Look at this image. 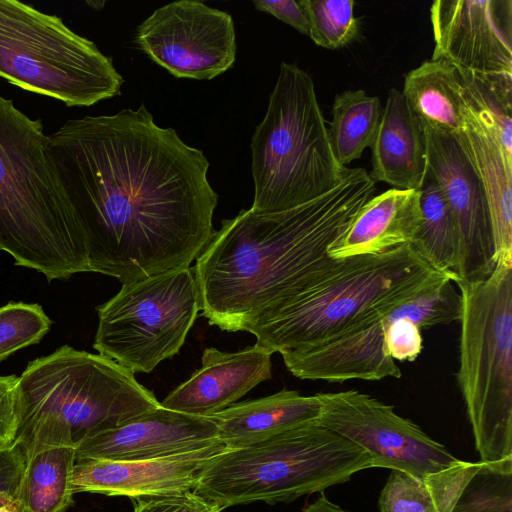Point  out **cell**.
Masks as SVG:
<instances>
[{
	"instance_id": "1",
	"label": "cell",
	"mask_w": 512,
	"mask_h": 512,
	"mask_svg": "<svg viewBox=\"0 0 512 512\" xmlns=\"http://www.w3.org/2000/svg\"><path fill=\"white\" fill-rule=\"evenodd\" d=\"M47 154L84 233L89 272L122 285L189 267L215 232L204 152L144 104L66 121Z\"/></svg>"
},
{
	"instance_id": "2",
	"label": "cell",
	"mask_w": 512,
	"mask_h": 512,
	"mask_svg": "<svg viewBox=\"0 0 512 512\" xmlns=\"http://www.w3.org/2000/svg\"><path fill=\"white\" fill-rule=\"evenodd\" d=\"M375 190L365 169L347 168L335 188L305 204L224 219L193 270L203 316L222 330L246 331L320 284L342 262L328 249Z\"/></svg>"
},
{
	"instance_id": "3",
	"label": "cell",
	"mask_w": 512,
	"mask_h": 512,
	"mask_svg": "<svg viewBox=\"0 0 512 512\" xmlns=\"http://www.w3.org/2000/svg\"><path fill=\"white\" fill-rule=\"evenodd\" d=\"M47 135L0 95V251L48 282L89 272L84 233L47 154Z\"/></svg>"
},
{
	"instance_id": "4",
	"label": "cell",
	"mask_w": 512,
	"mask_h": 512,
	"mask_svg": "<svg viewBox=\"0 0 512 512\" xmlns=\"http://www.w3.org/2000/svg\"><path fill=\"white\" fill-rule=\"evenodd\" d=\"M158 406L131 371L100 354L63 345L30 361L19 376L16 439L26 453L76 447Z\"/></svg>"
},
{
	"instance_id": "5",
	"label": "cell",
	"mask_w": 512,
	"mask_h": 512,
	"mask_svg": "<svg viewBox=\"0 0 512 512\" xmlns=\"http://www.w3.org/2000/svg\"><path fill=\"white\" fill-rule=\"evenodd\" d=\"M446 280L452 279L411 244L345 258L320 284L261 317L246 332L272 353L295 350L388 312Z\"/></svg>"
},
{
	"instance_id": "6",
	"label": "cell",
	"mask_w": 512,
	"mask_h": 512,
	"mask_svg": "<svg viewBox=\"0 0 512 512\" xmlns=\"http://www.w3.org/2000/svg\"><path fill=\"white\" fill-rule=\"evenodd\" d=\"M373 467L370 455L311 422L260 442L226 449L203 469L194 492L211 505L290 503Z\"/></svg>"
},
{
	"instance_id": "7",
	"label": "cell",
	"mask_w": 512,
	"mask_h": 512,
	"mask_svg": "<svg viewBox=\"0 0 512 512\" xmlns=\"http://www.w3.org/2000/svg\"><path fill=\"white\" fill-rule=\"evenodd\" d=\"M251 210L295 208L335 188L347 167L336 160L310 74L281 62L263 120L251 138Z\"/></svg>"
},
{
	"instance_id": "8",
	"label": "cell",
	"mask_w": 512,
	"mask_h": 512,
	"mask_svg": "<svg viewBox=\"0 0 512 512\" xmlns=\"http://www.w3.org/2000/svg\"><path fill=\"white\" fill-rule=\"evenodd\" d=\"M462 300L457 383L482 462L512 456V265L454 282Z\"/></svg>"
},
{
	"instance_id": "9",
	"label": "cell",
	"mask_w": 512,
	"mask_h": 512,
	"mask_svg": "<svg viewBox=\"0 0 512 512\" xmlns=\"http://www.w3.org/2000/svg\"><path fill=\"white\" fill-rule=\"evenodd\" d=\"M0 77L68 107L119 96L124 82L94 42L16 0H0Z\"/></svg>"
},
{
	"instance_id": "10",
	"label": "cell",
	"mask_w": 512,
	"mask_h": 512,
	"mask_svg": "<svg viewBox=\"0 0 512 512\" xmlns=\"http://www.w3.org/2000/svg\"><path fill=\"white\" fill-rule=\"evenodd\" d=\"M199 310L190 267L123 284L97 307L93 347L132 373H150L179 353Z\"/></svg>"
},
{
	"instance_id": "11",
	"label": "cell",
	"mask_w": 512,
	"mask_h": 512,
	"mask_svg": "<svg viewBox=\"0 0 512 512\" xmlns=\"http://www.w3.org/2000/svg\"><path fill=\"white\" fill-rule=\"evenodd\" d=\"M317 423L367 452L373 467L400 470L420 479L460 460L393 406L358 390L321 392Z\"/></svg>"
},
{
	"instance_id": "12",
	"label": "cell",
	"mask_w": 512,
	"mask_h": 512,
	"mask_svg": "<svg viewBox=\"0 0 512 512\" xmlns=\"http://www.w3.org/2000/svg\"><path fill=\"white\" fill-rule=\"evenodd\" d=\"M135 43L177 78L210 80L229 70L237 52L232 16L201 1L156 9L136 29Z\"/></svg>"
},
{
	"instance_id": "13",
	"label": "cell",
	"mask_w": 512,
	"mask_h": 512,
	"mask_svg": "<svg viewBox=\"0 0 512 512\" xmlns=\"http://www.w3.org/2000/svg\"><path fill=\"white\" fill-rule=\"evenodd\" d=\"M427 165L456 221L460 240L457 281L487 278L495 247L485 191L459 134L421 124Z\"/></svg>"
},
{
	"instance_id": "14",
	"label": "cell",
	"mask_w": 512,
	"mask_h": 512,
	"mask_svg": "<svg viewBox=\"0 0 512 512\" xmlns=\"http://www.w3.org/2000/svg\"><path fill=\"white\" fill-rule=\"evenodd\" d=\"M430 21L432 59L487 81L512 79L511 0H437Z\"/></svg>"
},
{
	"instance_id": "15",
	"label": "cell",
	"mask_w": 512,
	"mask_h": 512,
	"mask_svg": "<svg viewBox=\"0 0 512 512\" xmlns=\"http://www.w3.org/2000/svg\"><path fill=\"white\" fill-rule=\"evenodd\" d=\"M221 443L211 418L173 411L160 404L117 428L85 438L75 447V453L76 461L144 460Z\"/></svg>"
},
{
	"instance_id": "16",
	"label": "cell",
	"mask_w": 512,
	"mask_h": 512,
	"mask_svg": "<svg viewBox=\"0 0 512 512\" xmlns=\"http://www.w3.org/2000/svg\"><path fill=\"white\" fill-rule=\"evenodd\" d=\"M226 449L221 443L153 459H82L75 461L70 488L74 494L90 492L130 499L194 491L209 461Z\"/></svg>"
},
{
	"instance_id": "17",
	"label": "cell",
	"mask_w": 512,
	"mask_h": 512,
	"mask_svg": "<svg viewBox=\"0 0 512 512\" xmlns=\"http://www.w3.org/2000/svg\"><path fill=\"white\" fill-rule=\"evenodd\" d=\"M272 354L256 343L237 352L206 348L202 366L160 404L202 417L222 411L259 383L271 379Z\"/></svg>"
},
{
	"instance_id": "18",
	"label": "cell",
	"mask_w": 512,
	"mask_h": 512,
	"mask_svg": "<svg viewBox=\"0 0 512 512\" xmlns=\"http://www.w3.org/2000/svg\"><path fill=\"white\" fill-rule=\"evenodd\" d=\"M464 100L459 136L485 191L495 261L512 265V154L506 152L483 116Z\"/></svg>"
},
{
	"instance_id": "19",
	"label": "cell",
	"mask_w": 512,
	"mask_h": 512,
	"mask_svg": "<svg viewBox=\"0 0 512 512\" xmlns=\"http://www.w3.org/2000/svg\"><path fill=\"white\" fill-rule=\"evenodd\" d=\"M421 221L418 190L388 189L363 205L346 232L330 246L328 255L345 259L411 244Z\"/></svg>"
},
{
	"instance_id": "20",
	"label": "cell",
	"mask_w": 512,
	"mask_h": 512,
	"mask_svg": "<svg viewBox=\"0 0 512 512\" xmlns=\"http://www.w3.org/2000/svg\"><path fill=\"white\" fill-rule=\"evenodd\" d=\"M371 150L369 175L374 182L402 190L420 188L427 167L423 131L396 88L388 93Z\"/></svg>"
},
{
	"instance_id": "21",
	"label": "cell",
	"mask_w": 512,
	"mask_h": 512,
	"mask_svg": "<svg viewBox=\"0 0 512 512\" xmlns=\"http://www.w3.org/2000/svg\"><path fill=\"white\" fill-rule=\"evenodd\" d=\"M321 414L318 396L283 389L273 395L233 404L208 416L228 449L245 447L301 425Z\"/></svg>"
},
{
	"instance_id": "22",
	"label": "cell",
	"mask_w": 512,
	"mask_h": 512,
	"mask_svg": "<svg viewBox=\"0 0 512 512\" xmlns=\"http://www.w3.org/2000/svg\"><path fill=\"white\" fill-rule=\"evenodd\" d=\"M437 512H512V456L465 462L423 479Z\"/></svg>"
},
{
	"instance_id": "23",
	"label": "cell",
	"mask_w": 512,
	"mask_h": 512,
	"mask_svg": "<svg viewBox=\"0 0 512 512\" xmlns=\"http://www.w3.org/2000/svg\"><path fill=\"white\" fill-rule=\"evenodd\" d=\"M462 89L455 66L431 58L407 73L401 93L420 124L459 134L465 107Z\"/></svg>"
},
{
	"instance_id": "24",
	"label": "cell",
	"mask_w": 512,
	"mask_h": 512,
	"mask_svg": "<svg viewBox=\"0 0 512 512\" xmlns=\"http://www.w3.org/2000/svg\"><path fill=\"white\" fill-rule=\"evenodd\" d=\"M75 461L71 446L40 447L26 453L18 512H65L73 505L70 478Z\"/></svg>"
},
{
	"instance_id": "25",
	"label": "cell",
	"mask_w": 512,
	"mask_h": 512,
	"mask_svg": "<svg viewBox=\"0 0 512 512\" xmlns=\"http://www.w3.org/2000/svg\"><path fill=\"white\" fill-rule=\"evenodd\" d=\"M418 191L422 221L411 245L428 263L455 282L460 263L458 228L428 165Z\"/></svg>"
},
{
	"instance_id": "26",
	"label": "cell",
	"mask_w": 512,
	"mask_h": 512,
	"mask_svg": "<svg viewBox=\"0 0 512 512\" xmlns=\"http://www.w3.org/2000/svg\"><path fill=\"white\" fill-rule=\"evenodd\" d=\"M382 110L380 99L362 89L346 90L335 96L327 132L333 154L341 166L346 167L371 147Z\"/></svg>"
},
{
	"instance_id": "27",
	"label": "cell",
	"mask_w": 512,
	"mask_h": 512,
	"mask_svg": "<svg viewBox=\"0 0 512 512\" xmlns=\"http://www.w3.org/2000/svg\"><path fill=\"white\" fill-rule=\"evenodd\" d=\"M308 23V36L326 49H339L358 35L353 0H300Z\"/></svg>"
},
{
	"instance_id": "28",
	"label": "cell",
	"mask_w": 512,
	"mask_h": 512,
	"mask_svg": "<svg viewBox=\"0 0 512 512\" xmlns=\"http://www.w3.org/2000/svg\"><path fill=\"white\" fill-rule=\"evenodd\" d=\"M52 320L37 303L10 301L0 306V363L15 352L40 343Z\"/></svg>"
},
{
	"instance_id": "29",
	"label": "cell",
	"mask_w": 512,
	"mask_h": 512,
	"mask_svg": "<svg viewBox=\"0 0 512 512\" xmlns=\"http://www.w3.org/2000/svg\"><path fill=\"white\" fill-rule=\"evenodd\" d=\"M381 512H437L423 479L392 470L379 496Z\"/></svg>"
},
{
	"instance_id": "30",
	"label": "cell",
	"mask_w": 512,
	"mask_h": 512,
	"mask_svg": "<svg viewBox=\"0 0 512 512\" xmlns=\"http://www.w3.org/2000/svg\"><path fill=\"white\" fill-rule=\"evenodd\" d=\"M133 512H221L194 491L131 499Z\"/></svg>"
},
{
	"instance_id": "31",
	"label": "cell",
	"mask_w": 512,
	"mask_h": 512,
	"mask_svg": "<svg viewBox=\"0 0 512 512\" xmlns=\"http://www.w3.org/2000/svg\"><path fill=\"white\" fill-rule=\"evenodd\" d=\"M19 377L0 376V446L15 442L19 427Z\"/></svg>"
},
{
	"instance_id": "32",
	"label": "cell",
	"mask_w": 512,
	"mask_h": 512,
	"mask_svg": "<svg viewBox=\"0 0 512 512\" xmlns=\"http://www.w3.org/2000/svg\"><path fill=\"white\" fill-rule=\"evenodd\" d=\"M26 464V450L19 440L0 446V494L17 499L20 480Z\"/></svg>"
},
{
	"instance_id": "33",
	"label": "cell",
	"mask_w": 512,
	"mask_h": 512,
	"mask_svg": "<svg viewBox=\"0 0 512 512\" xmlns=\"http://www.w3.org/2000/svg\"><path fill=\"white\" fill-rule=\"evenodd\" d=\"M253 5L256 10L266 12L285 24L293 27L298 32L308 35L309 23L306 14L299 4L294 0H254Z\"/></svg>"
},
{
	"instance_id": "34",
	"label": "cell",
	"mask_w": 512,
	"mask_h": 512,
	"mask_svg": "<svg viewBox=\"0 0 512 512\" xmlns=\"http://www.w3.org/2000/svg\"><path fill=\"white\" fill-rule=\"evenodd\" d=\"M302 512H348L343 510L338 505L332 503L326 498L324 494H321L313 503L307 505Z\"/></svg>"
},
{
	"instance_id": "35",
	"label": "cell",
	"mask_w": 512,
	"mask_h": 512,
	"mask_svg": "<svg viewBox=\"0 0 512 512\" xmlns=\"http://www.w3.org/2000/svg\"><path fill=\"white\" fill-rule=\"evenodd\" d=\"M0 512H18V503L13 502L11 504H6L0 506Z\"/></svg>"
},
{
	"instance_id": "36",
	"label": "cell",
	"mask_w": 512,
	"mask_h": 512,
	"mask_svg": "<svg viewBox=\"0 0 512 512\" xmlns=\"http://www.w3.org/2000/svg\"><path fill=\"white\" fill-rule=\"evenodd\" d=\"M16 501H17V499L12 497L9 494H6V493L0 494V506L6 505V504H11Z\"/></svg>"
}]
</instances>
